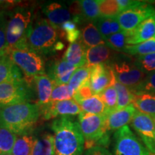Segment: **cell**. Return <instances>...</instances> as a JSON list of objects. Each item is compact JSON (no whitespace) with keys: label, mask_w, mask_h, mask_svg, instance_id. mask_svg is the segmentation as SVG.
Wrapping results in <instances>:
<instances>
[{"label":"cell","mask_w":155,"mask_h":155,"mask_svg":"<svg viewBox=\"0 0 155 155\" xmlns=\"http://www.w3.org/2000/svg\"><path fill=\"white\" fill-rule=\"evenodd\" d=\"M54 137L55 155H82L85 139L78 121L72 116L55 119L51 124Z\"/></svg>","instance_id":"6da1fadb"},{"label":"cell","mask_w":155,"mask_h":155,"mask_svg":"<svg viewBox=\"0 0 155 155\" xmlns=\"http://www.w3.org/2000/svg\"><path fill=\"white\" fill-rule=\"evenodd\" d=\"M40 117L38 104L23 103L0 107V126L16 135L32 131Z\"/></svg>","instance_id":"7a4b0ae2"},{"label":"cell","mask_w":155,"mask_h":155,"mask_svg":"<svg viewBox=\"0 0 155 155\" xmlns=\"http://www.w3.org/2000/svg\"><path fill=\"white\" fill-rule=\"evenodd\" d=\"M58 31L47 19H41L30 25L27 32L28 49L40 55L55 53L58 42Z\"/></svg>","instance_id":"3957f363"},{"label":"cell","mask_w":155,"mask_h":155,"mask_svg":"<svg viewBox=\"0 0 155 155\" xmlns=\"http://www.w3.org/2000/svg\"><path fill=\"white\" fill-rule=\"evenodd\" d=\"M106 114L96 115L81 112L78 124L85 139L86 149L94 146L105 147L109 143V136L106 125Z\"/></svg>","instance_id":"277c9868"},{"label":"cell","mask_w":155,"mask_h":155,"mask_svg":"<svg viewBox=\"0 0 155 155\" xmlns=\"http://www.w3.org/2000/svg\"><path fill=\"white\" fill-rule=\"evenodd\" d=\"M32 11L24 7L9 14L6 32L7 51L11 49H28L26 37L32 24Z\"/></svg>","instance_id":"5b68a950"},{"label":"cell","mask_w":155,"mask_h":155,"mask_svg":"<svg viewBox=\"0 0 155 155\" xmlns=\"http://www.w3.org/2000/svg\"><path fill=\"white\" fill-rule=\"evenodd\" d=\"M110 65L118 82L127 86L133 94L140 91L147 74L138 67L135 59L117 54Z\"/></svg>","instance_id":"8992f818"},{"label":"cell","mask_w":155,"mask_h":155,"mask_svg":"<svg viewBox=\"0 0 155 155\" xmlns=\"http://www.w3.org/2000/svg\"><path fill=\"white\" fill-rule=\"evenodd\" d=\"M7 55L12 63L25 75V79H34L38 75L45 74V63L41 55L29 49H11Z\"/></svg>","instance_id":"52a82bcc"},{"label":"cell","mask_w":155,"mask_h":155,"mask_svg":"<svg viewBox=\"0 0 155 155\" xmlns=\"http://www.w3.org/2000/svg\"><path fill=\"white\" fill-rule=\"evenodd\" d=\"M114 155H155L128 125L114 133Z\"/></svg>","instance_id":"ba28073f"},{"label":"cell","mask_w":155,"mask_h":155,"mask_svg":"<svg viewBox=\"0 0 155 155\" xmlns=\"http://www.w3.org/2000/svg\"><path fill=\"white\" fill-rule=\"evenodd\" d=\"M33 97L31 83L24 79L0 84V107L29 103Z\"/></svg>","instance_id":"9c48e42d"},{"label":"cell","mask_w":155,"mask_h":155,"mask_svg":"<svg viewBox=\"0 0 155 155\" xmlns=\"http://www.w3.org/2000/svg\"><path fill=\"white\" fill-rule=\"evenodd\" d=\"M155 15V7L150 2L139 7L128 9L117 16L121 31L129 35L145 19Z\"/></svg>","instance_id":"30bf717a"},{"label":"cell","mask_w":155,"mask_h":155,"mask_svg":"<svg viewBox=\"0 0 155 155\" xmlns=\"http://www.w3.org/2000/svg\"><path fill=\"white\" fill-rule=\"evenodd\" d=\"M131 126L145 147L155 154V120L147 114L136 112Z\"/></svg>","instance_id":"8fae6325"},{"label":"cell","mask_w":155,"mask_h":155,"mask_svg":"<svg viewBox=\"0 0 155 155\" xmlns=\"http://www.w3.org/2000/svg\"><path fill=\"white\" fill-rule=\"evenodd\" d=\"M90 68V86L94 95H98L114 86L116 80L110 63L98 64Z\"/></svg>","instance_id":"7c38bea8"},{"label":"cell","mask_w":155,"mask_h":155,"mask_svg":"<svg viewBox=\"0 0 155 155\" xmlns=\"http://www.w3.org/2000/svg\"><path fill=\"white\" fill-rule=\"evenodd\" d=\"M40 116L44 120H49L58 116H73L80 114L82 111L75 100H66L52 102L46 105L39 106Z\"/></svg>","instance_id":"4fadbf2b"},{"label":"cell","mask_w":155,"mask_h":155,"mask_svg":"<svg viewBox=\"0 0 155 155\" xmlns=\"http://www.w3.org/2000/svg\"><path fill=\"white\" fill-rule=\"evenodd\" d=\"M132 104L121 109H116L107 114L106 125L108 131H118L121 128L127 126L132 121L137 112Z\"/></svg>","instance_id":"5bb4252c"},{"label":"cell","mask_w":155,"mask_h":155,"mask_svg":"<svg viewBox=\"0 0 155 155\" xmlns=\"http://www.w3.org/2000/svg\"><path fill=\"white\" fill-rule=\"evenodd\" d=\"M76 69V68L63 58L61 59L55 60L50 65L48 68V75L55 84H67Z\"/></svg>","instance_id":"9a60e30c"},{"label":"cell","mask_w":155,"mask_h":155,"mask_svg":"<svg viewBox=\"0 0 155 155\" xmlns=\"http://www.w3.org/2000/svg\"><path fill=\"white\" fill-rule=\"evenodd\" d=\"M43 12L47 17L49 22L57 30L64 22L71 20V19L70 10L66 5L63 3L53 2L48 4L44 7Z\"/></svg>","instance_id":"2e32d148"},{"label":"cell","mask_w":155,"mask_h":155,"mask_svg":"<svg viewBox=\"0 0 155 155\" xmlns=\"http://www.w3.org/2000/svg\"><path fill=\"white\" fill-rule=\"evenodd\" d=\"M155 35V15L148 17L136 28L129 36L127 40L128 45H137L150 39Z\"/></svg>","instance_id":"e0dca14e"},{"label":"cell","mask_w":155,"mask_h":155,"mask_svg":"<svg viewBox=\"0 0 155 155\" xmlns=\"http://www.w3.org/2000/svg\"><path fill=\"white\" fill-rule=\"evenodd\" d=\"M117 55L106 44L88 48L86 52V66L91 68L98 64L110 63Z\"/></svg>","instance_id":"ac0fdd59"},{"label":"cell","mask_w":155,"mask_h":155,"mask_svg":"<svg viewBox=\"0 0 155 155\" xmlns=\"http://www.w3.org/2000/svg\"><path fill=\"white\" fill-rule=\"evenodd\" d=\"M87 48L81 41V38L76 42L70 44L63 58L76 68L85 66L86 65Z\"/></svg>","instance_id":"d6986e66"},{"label":"cell","mask_w":155,"mask_h":155,"mask_svg":"<svg viewBox=\"0 0 155 155\" xmlns=\"http://www.w3.org/2000/svg\"><path fill=\"white\" fill-rule=\"evenodd\" d=\"M33 80L38 94V105L42 106L49 104L55 85L54 81L46 74L35 76Z\"/></svg>","instance_id":"ffe728a7"},{"label":"cell","mask_w":155,"mask_h":155,"mask_svg":"<svg viewBox=\"0 0 155 155\" xmlns=\"http://www.w3.org/2000/svg\"><path fill=\"white\" fill-rule=\"evenodd\" d=\"M22 79L21 70L12 63L7 54L0 57V84Z\"/></svg>","instance_id":"44dd1931"},{"label":"cell","mask_w":155,"mask_h":155,"mask_svg":"<svg viewBox=\"0 0 155 155\" xmlns=\"http://www.w3.org/2000/svg\"><path fill=\"white\" fill-rule=\"evenodd\" d=\"M132 104L137 111L155 118V95L142 91L134 93Z\"/></svg>","instance_id":"7402d4cb"},{"label":"cell","mask_w":155,"mask_h":155,"mask_svg":"<svg viewBox=\"0 0 155 155\" xmlns=\"http://www.w3.org/2000/svg\"><path fill=\"white\" fill-rule=\"evenodd\" d=\"M81 40L87 49L106 44L94 22H88L81 30Z\"/></svg>","instance_id":"603a6c76"},{"label":"cell","mask_w":155,"mask_h":155,"mask_svg":"<svg viewBox=\"0 0 155 155\" xmlns=\"http://www.w3.org/2000/svg\"><path fill=\"white\" fill-rule=\"evenodd\" d=\"M30 155H55L53 134L45 132L35 137Z\"/></svg>","instance_id":"cb8c5ba5"},{"label":"cell","mask_w":155,"mask_h":155,"mask_svg":"<svg viewBox=\"0 0 155 155\" xmlns=\"http://www.w3.org/2000/svg\"><path fill=\"white\" fill-rule=\"evenodd\" d=\"M35 137L32 131L17 135L12 154L13 155H30Z\"/></svg>","instance_id":"d4e9b609"},{"label":"cell","mask_w":155,"mask_h":155,"mask_svg":"<svg viewBox=\"0 0 155 155\" xmlns=\"http://www.w3.org/2000/svg\"><path fill=\"white\" fill-rule=\"evenodd\" d=\"M82 112L91 114H108V110L99 95H94L90 98L78 102Z\"/></svg>","instance_id":"484cf974"},{"label":"cell","mask_w":155,"mask_h":155,"mask_svg":"<svg viewBox=\"0 0 155 155\" xmlns=\"http://www.w3.org/2000/svg\"><path fill=\"white\" fill-rule=\"evenodd\" d=\"M78 2L83 22H94L99 18L100 0H83Z\"/></svg>","instance_id":"4316f807"},{"label":"cell","mask_w":155,"mask_h":155,"mask_svg":"<svg viewBox=\"0 0 155 155\" xmlns=\"http://www.w3.org/2000/svg\"><path fill=\"white\" fill-rule=\"evenodd\" d=\"M123 53L131 56H142L155 53V38H152L141 43L127 45Z\"/></svg>","instance_id":"83f0119b"},{"label":"cell","mask_w":155,"mask_h":155,"mask_svg":"<svg viewBox=\"0 0 155 155\" xmlns=\"http://www.w3.org/2000/svg\"><path fill=\"white\" fill-rule=\"evenodd\" d=\"M91 68L86 65L78 68L75 71L68 83V86L75 93L83 86L85 83L90 81Z\"/></svg>","instance_id":"f1b7e54d"},{"label":"cell","mask_w":155,"mask_h":155,"mask_svg":"<svg viewBox=\"0 0 155 155\" xmlns=\"http://www.w3.org/2000/svg\"><path fill=\"white\" fill-rule=\"evenodd\" d=\"M16 139L15 134L0 126V155L12 153Z\"/></svg>","instance_id":"f546056e"},{"label":"cell","mask_w":155,"mask_h":155,"mask_svg":"<svg viewBox=\"0 0 155 155\" xmlns=\"http://www.w3.org/2000/svg\"><path fill=\"white\" fill-rule=\"evenodd\" d=\"M129 35L123 31H120L117 33L111 35L105 40L106 45L112 50L116 52L123 53L125 48L127 47V40Z\"/></svg>","instance_id":"4dcf8cb0"},{"label":"cell","mask_w":155,"mask_h":155,"mask_svg":"<svg viewBox=\"0 0 155 155\" xmlns=\"http://www.w3.org/2000/svg\"><path fill=\"white\" fill-rule=\"evenodd\" d=\"M116 92H117L118 102L116 109H121L127 107L129 105L132 104L134 100V94L123 84L116 81L114 84Z\"/></svg>","instance_id":"1f68e13d"},{"label":"cell","mask_w":155,"mask_h":155,"mask_svg":"<svg viewBox=\"0 0 155 155\" xmlns=\"http://www.w3.org/2000/svg\"><path fill=\"white\" fill-rule=\"evenodd\" d=\"M98 95H99L100 98H101L104 104H105L106 107L108 110V114L116 110L118 96L117 92H116L114 86L108 87Z\"/></svg>","instance_id":"d6a6232c"},{"label":"cell","mask_w":155,"mask_h":155,"mask_svg":"<svg viewBox=\"0 0 155 155\" xmlns=\"http://www.w3.org/2000/svg\"><path fill=\"white\" fill-rule=\"evenodd\" d=\"M75 92L67 84L54 85L50 101L57 102L71 100L74 96Z\"/></svg>","instance_id":"836d02e7"},{"label":"cell","mask_w":155,"mask_h":155,"mask_svg":"<svg viewBox=\"0 0 155 155\" xmlns=\"http://www.w3.org/2000/svg\"><path fill=\"white\" fill-rule=\"evenodd\" d=\"M100 17H113L121 14L117 0H101L99 5Z\"/></svg>","instance_id":"e575fe53"},{"label":"cell","mask_w":155,"mask_h":155,"mask_svg":"<svg viewBox=\"0 0 155 155\" xmlns=\"http://www.w3.org/2000/svg\"><path fill=\"white\" fill-rule=\"evenodd\" d=\"M9 14L1 12H0V57L7 54V42L6 32L8 22Z\"/></svg>","instance_id":"d590c367"},{"label":"cell","mask_w":155,"mask_h":155,"mask_svg":"<svg viewBox=\"0 0 155 155\" xmlns=\"http://www.w3.org/2000/svg\"><path fill=\"white\" fill-rule=\"evenodd\" d=\"M137 65L146 74L155 71V53L138 56L135 58Z\"/></svg>","instance_id":"8d00e7d4"},{"label":"cell","mask_w":155,"mask_h":155,"mask_svg":"<svg viewBox=\"0 0 155 155\" xmlns=\"http://www.w3.org/2000/svg\"><path fill=\"white\" fill-rule=\"evenodd\" d=\"M111 17H100L97 20L94 22L96 28H98L103 38L106 40L108 37L111 35Z\"/></svg>","instance_id":"74e56055"},{"label":"cell","mask_w":155,"mask_h":155,"mask_svg":"<svg viewBox=\"0 0 155 155\" xmlns=\"http://www.w3.org/2000/svg\"><path fill=\"white\" fill-rule=\"evenodd\" d=\"M92 96H94L93 91L91 88L90 86V81L85 83L83 86L81 87L75 93L74 96V100L77 103L87 99V98H90Z\"/></svg>","instance_id":"f35d334b"},{"label":"cell","mask_w":155,"mask_h":155,"mask_svg":"<svg viewBox=\"0 0 155 155\" xmlns=\"http://www.w3.org/2000/svg\"><path fill=\"white\" fill-rule=\"evenodd\" d=\"M140 91L150 93L155 95V71L147 74L144 82L141 85Z\"/></svg>","instance_id":"ab89813d"},{"label":"cell","mask_w":155,"mask_h":155,"mask_svg":"<svg viewBox=\"0 0 155 155\" xmlns=\"http://www.w3.org/2000/svg\"><path fill=\"white\" fill-rule=\"evenodd\" d=\"M118 5L119 6L121 13L128 9H130L134 7L145 5L150 2L149 1H139V0H117Z\"/></svg>","instance_id":"60d3db41"},{"label":"cell","mask_w":155,"mask_h":155,"mask_svg":"<svg viewBox=\"0 0 155 155\" xmlns=\"http://www.w3.org/2000/svg\"><path fill=\"white\" fill-rule=\"evenodd\" d=\"M84 155H113L106 147L94 146L86 150Z\"/></svg>","instance_id":"b9f144b4"},{"label":"cell","mask_w":155,"mask_h":155,"mask_svg":"<svg viewBox=\"0 0 155 155\" xmlns=\"http://www.w3.org/2000/svg\"><path fill=\"white\" fill-rule=\"evenodd\" d=\"M65 47V45H64L62 42H58L55 45V52L58 51V50H62Z\"/></svg>","instance_id":"7bdbcfd3"},{"label":"cell","mask_w":155,"mask_h":155,"mask_svg":"<svg viewBox=\"0 0 155 155\" xmlns=\"http://www.w3.org/2000/svg\"><path fill=\"white\" fill-rule=\"evenodd\" d=\"M5 155H13L12 153H10V154H5Z\"/></svg>","instance_id":"ee69618b"},{"label":"cell","mask_w":155,"mask_h":155,"mask_svg":"<svg viewBox=\"0 0 155 155\" xmlns=\"http://www.w3.org/2000/svg\"><path fill=\"white\" fill-rule=\"evenodd\" d=\"M154 38H155V35H154Z\"/></svg>","instance_id":"f6af8a7d"},{"label":"cell","mask_w":155,"mask_h":155,"mask_svg":"<svg viewBox=\"0 0 155 155\" xmlns=\"http://www.w3.org/2000/svg\"><path fill=\"white\" fill-rule=\"evenodd\" d=\"M154 120H155V118H154Z\"/></svg>","instance_id":"bcb514c9"}]
</instances>
